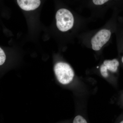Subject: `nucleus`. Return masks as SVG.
I'll list each match as a JSON object with an SVG mask.
<instances>
[{
  "label": "nucleus",
  "instance_id": "f257e3e1",
  "mask_svg": "<svg viewBox=\"0 0 123 123\" xmlns=\"http://www.w3.org/2000/svg\"><path fill=\"white\" fill-rule=\"evenodd\" d=\"M54 71L57 80L63 85L69 84L74 77L73 70L70 65L66 63H57L54 67Z\"/></svg>",
  "mask_w": 123,
  "mask_h": 123
},
{
  "label": "nucleus",
  "instance_id": "f03ea898",
  "mask_svg": "<svg viewBox=\"0 0 123 123\" xmlns=\"http://www.w3.org/2000/svg\"><path fill=\"white\" fill-rule=\"evenodd\" d=\"M56 25L62 31H66L72 29L74 23V18L72 14L68 10L61 9L56 14Z\"/></svg>",
  "mask_w": 123,
  "mask_h": 123
},
{
  "label": "nucleus",
  "instance_id": "7ed1b4c3",
  "mask_svg": "<svg viewBox=\"0 0 123 123\" xmlns=\"http://www.w3.org/2000/svg\"><path fill=\"white\" fill-rule=\"evenodd\" d=\"M111 33L109 30L104 29L99 31L92 38L91 40L92 48L98 51L110 39Z\"/></svg>",
  "mask_w": 123,
  "mask_h": 123
},
{
  "label": "nucleus",
  "instance_id": "20e7f679",
  "mask_svg": "<svg viewBox=\"0 0 123 123\" xmlns=\"http://www.w3.org/2000/svg\"><path fill=\"white\" fill-rule=\"evenodd\" d=\"M119 65V62L116 59L104 61L100 68L101 75L104 77L107 78L108 76L107 70L113 73L116 72L117 71Z\"/></svg>",
  "mask_w": 123,
  "mask_h": 123
},
{
  "label": "nucleus",
  "instance_id": "39448f33",
  "mask_svg": "<svg viewBox=\"0 0 123 123\" xmlns=\"http://www.w3.org/2000/svg\"><path fill=\"white\" fill-rule=\"evenodd\" d=\"M20 8L25 11L34 10L39 7L40 0H17Z\"/></svg>",
  "mask_w": 123,
  "mask_h": 123
},
{
  "label": "nucleus",
  "instance_id": "423d86ee",
  "mask_svg": "<svg viewBox=\"0 0 123 123\" xmlns=\"http://www.w3.org/2000/svg\"><path fill=\"white\" fill-rule=\"evenodd\" d=\"M73 123H87V122L81 116H76L73 121Z\"/></svg>",
  "mask_w": 123,
  "mask_h": 123
},
{
  "label": "nucleus",
  "instance_id": "0eeeda50",
  "mask_svg": "<svg viewBox=\"0 0 123 123\" xmlns=\"http://www.w3.org/2000/svg\"><path fill=\"white\" fill-rule=\"evenodd\" d=\"M6 59V56L4 51L0 48V65H1L4 63Z\"/></svg>",
  "mask_w": 123,
  "mask_h": 123
},
{
  "label": "nucleus",
  "instance_id": "6e6552de",
  "mask_svg": "<svg viewBox=\"0 0 123 123\" xmlns=\"http://www.w3.org/2000/svg\"><path fill=\"white\" fill-rule=\"evenodd\" d=\"M109 0H92L93 3L96 5H101L107 2Z\"/></svg>",
  "mask_w": 123,
  "mask_h": 123
},
{
  "label": "nucleus",
  "instance_id": "1a4fd4ad",
  "mask_svg": "<svg viewBox=\"0 0 123 123\" xmlns=\"http://www.w3.org/2000/svg\"><path fill=\"white\" fill-rule=\"evenodd\" d=\"M122 62H123V57H122Z\"/></svg>",
  "mask_w": 123,
  "mask_h": 123
},
{
  "label": "nucleus",
  "instance_id": "9d476101",
  "mask_svg": "<svg viewBox=\"0 0 123 123\" xmlns=\"http://www.w3.org/2000/svg\"><path fill=\"white\" fill-rule=\"evenodd\" d=\"M120 123H123V121H121V122H120Z\"/></svg>",
  "mask_w": 123,
  "mask_h": 123
}]
</instances>
